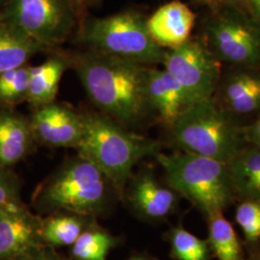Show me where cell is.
<instances>
[{
	"instance_id": "cell-1",
	"label": "cell",
	"mask_w": 260,
	"mask_h": 260,
	"mask_svg": "<svg viewBox=\"0 0 260 260\" xmlns=\"http://www.w3.org/2000/svg\"><path fill=\"white\" fill-rule=\"evenodd\" d=\"M75 71L90 99L104 115L121 124L139 121L149 106L147 69L100 52L81 56Z\"/></svg>"
},
{
	"instance_id": "cell-2",
	"label": "cell",
	"mask_w": 260,
	"mask_h": 260,
	"mask_svg": "<svg viewBox=\"0 0 260 260\" xmlns=\"http://www.w3.org/2000/svg\"><path fill=\"white\" fill-rule=\"evenodd\" d=\"M119 194L110 179L91 160L78 153L38 187L32 204L40 212L95 218L111 209Z\"/></svg>"
},
{
	"instance_id": "cell-3",
	"label": "cell",
	"mask_w": 260,
	"mask_h": 260,
	"mask_svg": "<svg viewBox=\"0 0 260 260\" xmlns=\"http://www.w3.org/2000/svg\"><path fill=\"white\" fill-rule=\"evenodd\" d=\"M83 134L78 153L100 168L122 199L132 171L142 159L156 156L160 144L126 129L104 114H81Z\"/></svg>"
},
{
	"instance_id": "cell-4",
	"label": "cell",
	"mask_w": 260,
	"mask_h": 260,
	"mask_svg": "<svg viewBox=\"0 0 260 260\" xmlns=\"http://www.w3.org/2000/svg\"><path fill=\"white\" fill-rule=\"evenodd\" d=\"M155 157L168 185L206 218L223 212L234 201L236 193L228 164L186 151L172 154L160 151Z\"/></svg>"
},
{
	"instance_id": "cell-5",
	"label": "cell",
	"mask_w": 260,
	"mask_h": 260,
	"mask_svg": "<svg viewBox=\"0 0 260 260\" xmlns=\"http://www.w3.org/2000/svg\"><path fill=\"white\" fill-rule=\"evenodd\" d=\"M186 152L229 164L245 147L243 127L214 99L195 103L171 127Z\"/></svg>"
},
{
	"instance_id": "cell-6",
	"label": "cell",
	"mask_w": 260,
	"mask_h": 260,
	"mask_svg": "<svg viewBox=\"0 0 260 260\" xmlns=\"http://www.w3.org/2000/svg\"><path fill=\"white\" fill-rule=\"evenodd\" d=\"M81 37L100 53L140 65L162 63L166 52L149 35L147 20L133 11L87 20Z\"/></svg>"
},
{
	"instance_id": "cell-7",
	"label": "cell",
	"mask_w": 260,
	"mask_h": 260,
	"mask_svg": "<svg viewBox=\"0 0 260 260\" xmlns=\"http://www.w3.org/2000/svg\"><path fill=\"white\" fill-rule=\"evenodd\" d=\"M77 18L71 0H7L0 14V21L48 49L67 40Z\"/></svg>"
},
{
	"instance_id": "cell-8",
	"label": "cell",
	"mask_w": 260,
	"mask_h": 260,
	"mask_svg": "<svg viewBox=\"0 0 260 260\" xmlns=\"http://www.w3.org/2000/svg\"><path fill=\"white\" fill-rule=\"evenodd\" d=\"M162 64L181 84L192 105L213 99L220 81V64L202 44L187 41L171 48L165 52Z\"/></svg>"
},
{
	"instance_id": "cell-9",
	"label": "cell",
	"mask_w": 260,
	"mask_h": 260,
	"mask_svg": "<svg viewBox=\"0 0 260 260\" xmlns=\"http://www.w3.org/2000/svg\"><path fill=\"white\" fill-rule=\"evenodd\" d=\"M208 38L218 59L236 65H260V29L237 14H223L208 26Z\"/></svg>"
},
{
	"instance_id": "cell-10",
	"label": "cell",
	"mask_w": 260,
	"mask_h": 260,
	"mask_svg": "<svg viewBox=\"0 0 260 260\" xmlns=\"http://www.w3.org/2000/svg\"><path fill=\"white\" fill-rule=\"evenodd\" d=\"M36 141L51 148H75L83 134L82 117L64 104L52 103L35 108L29 120Z\"/></svg>"
},
{
	"instance_id": "cell-11",
	"label": "cell",
	"mask_w": 260,
	"mask_h": 260,
	"mask_svg": "<svg viewBox=\"0 0 260 260\" xmlns=\"http://www.w3.org/2000/svg\"><path fill=\"white\" fill-rule=\"evenodd\" d=\"M44 245L42 219L27 209H0V260H19Z\"/></svg>"
},
{
	"instance_id": "cell-12",
	"label": "cell",
	"mask_w": 260,
	"mask_h": 260,
	"mask_svg": "<svg viewBox=\"0 0 260 260\" xmlns=\"http://www.w3.org/2000/svg\"><path fill=\"white\" fill-rule=\"evenodd\" d=\"M133 210L145 220L162 221L177 208L179 195L170 186L162 184L151 170H142L130 181L127 192Z\"/></svg>"
},
{
	"instance_id": "cell-13",
	"label": "cell",
	"mask_w": 260,
	"mask_h": 260,
	"mask_svg": "<svg viewBox=\"0 0 260 260\" xmlns=\"http://www.w3.org/2000/svg\"><path fill=\"white\" fill-rule=\"evenodd\" d=\"M146 87L149 106L157 112L161 121L170 128L192 105L181 84L165 69H147Z\"/></svg>"
},
{
	"instance_id": "cell-14",
	"label": "cell",
	"mask_w": 260,
	"mask_h": 260,
	"mask_svg": "<svg viewBox=\"0 0 260 260\" xmlns=\"http://www.w3.org/2000/svg\"><path fill=\"white\" fill-rule=\"evenodd\" d=\"M195 19V14L186 4L173 1L161 6L147 20V27L159 47L171 49L189 41Z\"/></svg>"
},
{
	"instance_id": "cell-15",
	"label": "cell",
	"mask_w": 260,
	"mask_h": 260,
	"mask_svg": "<svg viewBox=\"0 0 260 260\" xmlns=\"http://www.w3.org/2000/svg\"><path fill=\"white\" fill-rule=\"evenodd\" d=\"M35 141L29 120L9 108L0 111V167L11 169L27 157Z\"/></svg>"
},
{
	"instance_id": "cell-16",
	"label": "cell",
	"mask_w": 260,
	"mask_h": 260,
	"mask_svg": "<svg viewBox=\"0 0 260 260\" xmlns=\"http://www.w3.org/2000/svg\"><path fill=\"white\" fill-rule=\"evenodd\" d=\"M69 61L62 56H52L41 65L30 67L27 101L35 108L54 103L59 84Z\"/></svg>"
},
{
	"instance_id": "cell-17",
	"label": "cell",
	"mask_w": 260,
	"mask_h": 260,
	"mask_svg": "<svg viewBox=\"0 0 260 260\" xmlns=\"http://www.w3.org/2000/svg\"><path fill=\"white\" fill-rule=\"evenodd\" d=\"M224 108L231 114L248 115L260 109V74L241 71L231 75L223 85Z\"/></svg>"
},
{
	"instance_id": "cell-18",
	"label": "cell",
	"mask_w": 260,
	"mask_h": 260,
	"mask_svg": "<svg viewBox=\"0 0 260 260\" xmlns=\"http://www.w3.org/2000/svg\"><path fill=\"white\" fill-rule=\"evenodd\" d=\"M47 49L19 29L0 21V74L26 65L30 58Z\"/></svg>"
},
{
	"instance_id": "cell-19",
	"label": "cell",
	"mask_w": 260,
	"mask_h": 260,
	"mask_svg": "<svg viewBox=\"0 0 260 260\" xmlns=\"http://www.w3.org/2000/svg\"><path fill=\"white\" fill-rule=\"evenodd\" d=\"M228 165L236 196L260 202V149L244 147Z\"/></svg>"
},
{
	"instance_id": "cell-20",
	"label": "cell",
	"mask_w": 260,
	"mask_h": 260,
	"mask_svg": "<svg viewBox=\"0 0 260 260\" xmlns=\"http://www.w3.org/2000/svg\"><path fill=\"white\" fill-rule=\"evenodd\" d=\"M93 218L68 212L50 214L42 219V239L50 247L73 245Z\"/></svg>"
},
{
	"instance_id": "cell-21",
	"label": "cell",
	"mask_w": 260,
	"mask_h": 260,
	"mask_svg": "<svg viewBox=\"0 0 260 260\" xmlns=\"http://www.w3.org/2000/svg\"><path fill=\"white\" fill-rule=\"evenodd\" d=\"M208 222L207 243L211 253L218 260H246L241 242L233 226L223 216V212L206 218Z\"/></svg>"
},
{
	"instance_id": "cell-22",
	"label": "cell",
	"mask_w": 260,
	"mask_h": 260,
	"mask_svg": "<svg viewBox=\"0 0 260 260\" xmlns=\"http://www.w3.org/2000/svg\"><path fill=\"white\" fill-rule=\"evenodd\" d=\"M116 239L96 223H90L72 245V256L75 260H106Z\"/></svg>"
},
{
	"instance_id": "cell-23",
	"label": "cell",
	"mask_w": 260,
	"mask_h": 260,
	"mask_svg": "<svg viewBox=\"0 0 260 260\" xmlns=\"http://www.w3.org/2000/svg\"><path fill=\"white\" fill-rule=\"evenodd\" d=\"M171 255L176 260H209L211 251L207 240L197 237L182 225L169 233Z\"/></svg>"
},
{
	"instance_id": "cell-24",
	"label": "cell",
	"mask_w": 260,
	"mask_h": 260,
	"mask_svg": "<svg viewBox=\"0 0 260 260\" xmlns=\"http://www.w3.org/2000/svg\"><path fill=\"white\" fill-rule=\"evenodd\" d=\"M29 71L26 64L0 74V104L8 108L26 101Z\"/></svg>"
},
{
	"instance_id": "cell-25",
	"label": "cell",
	"mask_w": 260,
	"mask_h": 260,
	"mask_svg": "<svg viewBox=\"0 0 260 260\" xmlns=\"http://www.w3.org/2000/svg\"><path fill=\"white\" fill-rule=\"evenodd\" d=\"M235 221L248 243L260 240V202L243 200L236 207Z\"/></svg>"
},
{
	"instance_id": "cell-26",
	"label": "cell",
	"mask_w": 260,
	"mask_h": 260,
	"mask_svg": "<svg viewBox=\"0 0 260 260\" xmlns=\"http://www.w3.org/2000/svg\"><path fill=\"white\" fill-rule=\"evenodd\" d=\"M20 196L18 177L8 168L0 167V209L25 208Z\"/></svg>"
},
{
	"instance_id": "cell-27",
	"label": "cell",
	"mask_w": 260,
	"mask_h": 260,
	"mask_svg": "<svg viewBox=\"0 0 260 260\" xmlns=\"http://www.w3.org/2000/svg\"><path fill=\"white\" fill-rule=\"evenodd\" d=\"M19 260H68L60 256L56 253L54 250L51 249L50 246L46 244L36 248L35 250L30 251L25 256Z\"/></svg>"
},
{
	"instance_id": "cell-28",
	"label": "cell",
	"mask_w": 260,
	"mask_h": 260,
	"mask_svg": "<svg viewBox=\"0 0 260 260\" xmlns=\"http://www.w3.org/2000/svg\"><path fill=\"white\" fill-rule=\"evenodd\" d=\"M245 142L260 149V116L249 126L243 127Z\"/></svg>"
},
{
	"instance_id": "cell-29",
	"label": "cell",
	"mask_w": 260,
	"mask_h": 260,
	"mask_svg": "<svg viewBox=\"0 0 260 260\" xmlns=\"http://www.w3.org/2000/svg\"><path fill=\"white\" fill-rule=\"evenodd\" d=\"M71 2L75 8L77 17H79L83 13L84 8L87 6V0H71Z\"/></svg>"
},
{
	"instance_id": "cell-30",
	"label": "cell",
	"mask_w": 260,
	"mask_h": 260,
	"mask_svg": "<svg viewBox=\"0 0 260 260\" xmlns=\"http://www.w3.org/2000/svg\"><path fill=\"white\" fill-rule=\"evenodd\" d=\"M251 1V6L256 13V15L260 18V0H250Z\"/></svg>"
},
{
	"instance_id": "cell-31",
	"label": "cell",
	"mask_w": 260,
	"mask_h": 260,
	"mask_svg": "<svg viewBox=\"0 0 260 260\" xmlns=\"http://www.w3.org/2000/svg\"><path fill=\"white\" fill-rule=\"evenodd\" d=\"M128 260H154L151 256L145 255V254H140V255H134Z\"/></svg>"
},
{
	"instance_id": "cell-32",
	"label": "cell",
	"mask_w": 260,
	"mask_h": 260,
	"mask_svg": "<svg viewBox=\"0 0 260 260\" xmlns=\"http://www.w3.org/2000/svg\"><path fill=\"white\" fill-rule=\"evenodd\" d=\"M5 3H6V1H5V0H0V14H1L2 10H3V7H4Z\"/></svg>"
},
{
	"instance_id": "cell-33",
	"label": "cell",
	"mask_w": 260,
	"mask_h": 260,
	"mask_svg": "<svg viewBox=\"0 0 260 260\" xmlns=\"http://www.w3.org/2000/svg\"><path fill=\"white\" fill-rule=\"evenodd\" d=\"M102 0H87V5L89 4V3H91V4H96V3H99V2H101Z\"/></svg>"
},
{
	"instance_id": "cell-34",
	"label": "cell",
	"mask_w": 260,
	"mask_h": 260,
	"mask_svg": "<svg viewBox=\"0 0 260 260\" xmlns=\"http://www.w3.org/2000/svg\"><path fill=\"white\" fill-rule=\"evenodd\" d=\"M247 260H260V255H256V256H252L251 258Z\"/></svg>"
},
{
	"instance_id": "cell-35",
	"label": "cell",
	"mask_w": 260,
	"mask_h": 260,
	"mask_svg": "<svg viewBox=\"0 0 260 260\" xmlns=\"http://www.w3.org/2000/svg\"><path fill=\"white\" fill-rule=\"evenodd\" d=\"M226 1H239V0H226Z\"/></svg>"
}]
</instances>
